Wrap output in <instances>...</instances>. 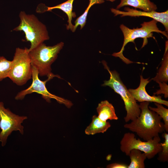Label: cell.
Listing matches in <instances>:
<instances>
[{
	"mask_svg": "<svg viewBox=\"0 0 168 168\" xmlns=\"http://www.w3.org/2000/svg\"><path fill=\"white\" fill-rule=\"evenodd\" d=\"M161 141L159 135L151 140L142 141L139 138L137 139L134 133L128 132L124 134L120 141V149L127 156H128L131 150H138L146 154L147 158L150 159L161 151Z\"/></svg>",
	"mask_w": 168,
	"mask_h": 168,
	"instance_id": "cell-7",
	"label": "cell"
},
{
	"mask_svg": "<svg viewBox=\"0 0 168 168\" xmlns=\"http://www.w3.org/2000/svg\"><path fill=\"white\" fill-rule=\"evenodd\" d=\"M102 63L110 76V79L105 81L102 86L111 87L120 96L124 102L127 112L126 116L124 118V120L125 122L133 120L138 117L140 114L139 105L137 103V101L123 83L118 73L115 71H110L105 61H103Z\"/></svg>",
	"mask_w": 168,
	"mask_h": 168,
	"instance_id": "cell-3",
	"label": "cell"
},
{
	"mask_svg": "<svg viewBox=\"0 0 168 168\" xmlns=\"http://www.w3.org/2000/svg\"><path fill=\"white\" fill-rule=\"evenodd\" d=\"M19 17L20 23L13 30L24 32L26 41L31 44L30 47L28 49V52L49 39L46 26L35 15L27 14L24 11H21Z\"/></svg>",
	"mask_w": 168,
	"mask_h": 168,
	"instance_id": "cell-5",
	"label": "cell"
},
{
	"mask_svg": "<svg viewBox=\"0 0 168 168\" xmlns=\"http://www.w3.org/2000/svg\"><path fill=\"white\" fill-rule=\"evenodd\" d=\"M110 10L111 12L114 14V16L120 15L121 17L144 16L151 18L157 22L162 23L165 28V31L168 33V10L162 12H157L156 11L146 12L138 10L136 9L131 8L128 7H125L124 8V11H120L116 8H111Z\"/></svg>",
	"mask_w": 168,
	"mask_h": 168,
	"instance_id": "cell-10",
	"label": "cell"
},
{
	"mask_svg": "<svg viewBox=\"0 0 168 168\" xmlns=\"http://www.w3.org/2000/svg\"><path fill=\"white\" fill-rule=\"evenodd\" d=\"M64 44L61 42L53 46H47L42 43L29 51L31 66L37 69L39 75L61 78L51 72V65L57 59Z\"/></svg>",
	"mask_w": 168,
	"mask_h": 168,
	"instance_id": "cell-2",
	"label": "cell"
},
{
	"mask_svg": "<svg viewBox=\"0 0 168 168\" xmlns=\"http://www.w3.org/2000/svg\"><path fill=\"white\" fill-rule=\"evenodd\" d=\"M128 166L122 163H114L107 165V168H128Z\"/></svg>",
	"mask_w": 168,
	"mask_h": 168,
	"instance_id": "cell-23",
	"label": "cell"
},
{
	"mask_svg": "<svg viewBox=\"0 0 168 168\" xmlns=\"http://www.w3.org/2000/svg\"><path fill=\"white\" fill-rule=\"evenodd\" d=\"M158 22L155 20L147 22H144L141 24L140 28L132 29L129 28L123 24L120 25L119 27L123 34L124 40L120 50L117 53H114L112 56L119 57L124 62L127 64L133 63L125 58L123 55V52L125 45L129 42L135 43L134 40L138 38H142L143 41L142 48L144 47L147 43L148 38L153 37V32L160 33L168 38V33L165 31L160 30L157 27Z\"/></svg>",
	"mask_w": 168,
	"mask_h": 168,
	"instance_id": "cell-4",
	"label": "cell"
},
{
	"mask_svg": "<svg viewBox=\"0 0 168 168\" xmlns=\"http://www.w3.org/2000/svg\"><path fill=\"white\" fill-rule=\"evenodd\" d=\"M96 110L98 114V117L102 121H106L108 119L117 120L118 119L114 107L107 100L101 101L99 103Z\"/></svg>",
	"mask_w": 168,
	"mask_h": 168,
	"instance_id": "cell-14",
	"label": "cell"
},
{
	"mask_svg": "<svg viewBox=\"0 0 168 168\" xmlns=\"http://www.w3.org/2000/svg\"><path fill=\"white\" fill-rule=\"evenodd\" d=\"M159 85L160 89L157 90L156 91L153 93L154 95H159L161 94L164 95L165 98L168 97V86L165 82H157Z\"/></svg>",
	"mask_w": 168,
	"mask_h": 168,
	"instance_id": "cell-22",
	"label": "cell"
},
{
	"mask_svg": "<svg viewBox=\"0 0 168 168\" xmlns=\"http://www.w3.org/2000/svg\"><path fill=\"white\" fill-rule=\"evenodd\" d=\"M110 123L100 119L96 115H93L92 121L85 130V133L87 135H94L99 133H103L110 127Z\"/></svg>",
	"mask_w": 168,
	"mask_h": 168,
	"instance_id": "cell-15",
	"label": "cell"
},
{
	"mask_svg": "<svg viewBox=\"0 0 168 168\" xmlns=\"http://www.w3.org/2000/svg\"><path fill=\"white\" fill-rule=\"evenodd\" d=\"M156 108L148 106L149 109L156 113L164 121L165 130L168 132V109L164 107L162 104L154 102Z\"/></svg>",
	"mask_w": 168,
	"mask_h": 168,
	"instance_id": "cell-19",
	"label": "cell"
},
{
	"mask_svg": "<svg viewBox=\"0 0 168 168\" xmlns=\"http://www.w3.org/2000/svg\"><path fill=\"white\" fill-rule=\"evenodd\" d=\"M157 83L168 81V41L165 43V52L161 62V66L159 68L156 76L152 79Z\"/></svg>",
	"mask_w": 168,
	"mask_h": 168,
	"instance_id": "cell-16",
	"label": "cell"
},
{
	"mask_svg": "<svg viewBox=\"0 0 168 168\" xmlns=\"http://www.w3.org/2000/svg\"><path fill=\"white\" fill-rule=\"evenodd\" d=\"M32 82L31 84L27 89L18 92L15 97L16 100H22L26 95L36 92L41 95L43 98L48 102H50L51 99H54L59 103L63 104L68 108L72 106V104L69 100L53 94L48 91L46 86V83L53 78L49 77L45 81H42L39 78L37 69L32 66Z\"/></svg>",
	"mask_w": 168,
	"mask_h": 168,
	"instance_id": "cell-9",
	"label": "cell"
},
{
	"mask_svg": "<svg viewBox=\"0 0 168 168\" xmlns=\"http://www.w3.org/2000/svg\"><path fill=\"white\" fill-rule=\"evenodd\" d=\"M74 0H68L67 1L60 4L52 7H46L44 4H40L42 7L44 8L43 12L51 11L54 9H59L65 12L68 17V25H67L66 28L67 30H70L72 31L74 25L72 24V18L76 17V14L72 11L73 3Z\"/></svg>",
	"mask_w": 168,
	"mask_h": 168,
	"instance_id": "cell-12",
	"label": "cell"
},
{
	"mask_svg": "<svg viewBox=\"0 0 168 168\" xmlns=\"http://www.w3.org/2000/svg\"><path fill=\"white\" fill-rule=\"evenodd\" d=\"M127 6L133 7L135 9H140L146 12L156 11L157 9L156 5L150 0H120L116 9H119Z\"/></svg>",
	"mask_w": 168,
	"mask_h": 168,
	"instance_id": "cell-13",
	"label": "cell"
},
{
	"mask_svg": "<svg viewBox=\"0 0 168 168\" xmlns=\"http://www.w3.org/2000/svg\"><path fill=\"white\" fill-rule=\"evenodd\" d=\"M12 63L4 57L0 56V81L8 77Z\"/></svg>",
	"mask_w": 168,
	"mask_h": 168,
	"instance_id": "cell-21",
	"label": "cell"
},
{
	"mask_svg": "<svg viewBox=\"0 0 168 168\" xmlns=\"http://www.w3.org/2000/svg\"><path fill=\"white\" fill-rule=\"evenodd\" d=\"M136 149L131 150L128 156L130 159V163L128 168H144V161L147 158L146 154Z\"/></svg>",
	"mask_w": 168,
	"mask_h": 168,
	"instance_id": "cell-17",
	"label": "cell"
},
{
	"mask_svg": "<svg viewBox=\"0 0 168 168\" xmlns=\"http://www.w3.org/2000/svg\"><path fill=\"white\" fill-rule=\"evenodd\" d=\"M162 137L164 139L163 143H161V149L158 153L157 159L161 162L168 161V134L163 133Z\"/></svg>",
	"mask_w": 168,
	"mask_h": 168,
	"instance_id": "cell-20",
	"label": "cell"
},
{
	"mask_svg": "<svg viewBox=\"0 0 168 168\" xmlns=\"http://www.w3.org/2000/svg\"><path fill=\"white\" fill-rule=\"evenodd\" d=\"M107 0V1H110V2H113L115 1L116 0Z\"/></svg>",
	"mask_w": 168,
	"mask_h": 168,
	"instance_id": "cell-24",
	"label": "cell"
},
{
	"mask_svg": "<svg viewBox=\"0 0 168 168\" xmlns=\"http://www.w3.org/2000/svg\"><path fill=\"white\" fill-rule=\"evenodd\" d=\"M104 2V0H89L88 5L84 12L74 22L75 25H74L73 29L72 31L74 32L79 26H80L81 30L85 26L86 23L88 11L92 6L96 4H101Z\"/></svg>",
	"mask_w": 168,
	"mask_h": 168,
	"instance_id": "cell-18",
	"label": "cell"
},
{
	"mask_svg": "<svg viewBox=\"0 0 168 168\" xmlns=\"http://www.w3.org/2000/svg\"><path fill=\"white\" fill-rule=\"evenodd\" d=\"M27 119L26 116H20L5 108L4 104L0 102V142L2 147L5 145L8 137L13 131H19L24 133V127L21 124Z\"/></svg>",
	"mask_w": 168,
	"mask_h": 168,
	"instance_id": "cell-8",
	"label": "cell"
},
{
	"mask_svg": "<svg viewBox=\"0 0 168 168\" xmlns=\"http://www.w3.org/2000/svg\"><path fill=\"white\" fill-rule=\"evenodd\" d=\"M12 62L8 77L18 86L25 84L32 78V66L28 49L16 48Z\"/></svg>",
	"mask_w": 168,
	"mask_h": 168,
	"instance_id": "cell-6",
	"label": "cell"
},
{
	"mask_svg": "<svg viewBox=\"0 0 168 168\" xmlns=\"http://www.w3.org/2000/svg\"><path fill=\"white\" fill-rule=\"evenodd\" d=\"M150 102H141L139 116L129 124L124 125L125 128L135 133L145 141L152 139L165 131L161 118L155 112L148 108Z\"/></svg>",
	"mask_w": 168,
	"mask_h": 168,
	"instance_id": "cell-1",
	"label": "cell"
},
{
	"mask_svg": "<svg viewBox=\"0 0 168 168\" xmlns=\"http://www.w3.org/2000/svg\"><path fill=\"white\" fill-rule=\"evenodd\" d=\"M140 83L139 86L136 89H130L129 91L136 101L139 102L147 101L157 103L168 106V101L163 100L160 96L155 95L150 96L147 92L145 87L150 80L149 78L144 79L140 76Z\"/></svg>",
	"mask_w": 168,
	"mask_h": 168,
	"instance_id": "cell-11",
	"label": "cell"
}]
</instances>
